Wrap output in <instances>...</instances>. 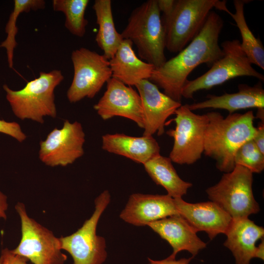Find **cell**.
Returning <instances> with one entry per match:
<instances>
[{
  "label": "cell",
  "mask_w": 264,
  "mask_h": 264,
  "mask_svg": "<svg viewBox=\"0 0 264 264\" xmlns=\"http://www.w3.org/2000/svg\"><path fill=\"white\" fill-rule=\"evenodd\" d=\"M15 209L20 218L22 235L19 244L11 250L12 252L33 264H64L67 256L62 252L59 238L29 217L23 203L18 202Z\"/></svg>",
  "instance_id": "obj_8"
},
{
  "label": "cell",
  "mask_w": 264,
  "mask_h": 264,
  "mask_svg": "<svg viewBox=\"0 0 264 264\" xmlns=\"http://www.w3.org/2000/svg\"><path fill=\"white\" fill-rule=\"evenodd\" d=\"M224 245L232 252L236 264H250L255 258L256 243L263 238L264 229L248 218L233 220L225 233Z\"/></svg>",
  "instance_id": "obj_19"
},
{
  "label": "cell",
  "mask_w": 264,
  "mask_h": 264,
  "mask_svg": "<svg viewBox=\"0 0 264 264\" xmlns=\"http://www.w3.org/2000/svg\"><path fill=\"white\" fill-rule=\"evenodd\" d=\"M147 226L170 244L173 251L169 256L172 258H176L177 254L183 250L194 257L206 246L197 232L179 214L150 222Z\"/></svg>",
  "instance_id": "obj_17"
},
{
  "label": "cell",
  "mask_w": 264,
  "mask_h": 264,
  "mask_svg": "<svg viewBox=\"0 0 264 264\" xmlns=\"http://www.w3.org/2000/svg\"><path fill=\"white\" fill-rule=\"evenodd\" d=\"M253 173L236 165L224 173L219 182L208 188L206 192L211 201L218 204L233 220L247 218L260 211L252 191Z\"/></svg>",
  "instance_id": "obj_6"
},
{
  "label": "cell",
  "mask_w": 264,
  "mask_h": 264,
  "mask_svg": "<svg viewBox=\"0 0 264 264\" xmlns=\"http://www.w3.org/2000/svg\"><path fill=\"white\" fill-rule=\"evenodd\" d=\"M255 258L264 260V239L262 242L256 247Z\"/></svg>",
  "instance_id": "obj_33"
},
{
  "label": "cell",
  "mask_w": 264,
  "mask_h": 264,
  "mask_svg": "<svg viewBox=\"0 0 264 264\" xmlns=\"http://www.w3.org/2000/svg\"><path fill=\"white\" fill-rule=\"evenodd\" d=\"M236 165L243 166L253 173H260L264 169V154L250 139L243 144L234 156Z\"/></svg>",
  "instance_id": "obj_27"
},
{
  "label": "cell",
  "mask_w": 264,
  "mask_h": 264,
  "mask_svg": "<svg viewBox=\"0 0 264 264\" xmlns=\"http://www.w3.org/2000/svg\"><path fill=\"white\" fill-rule=\"evenodd\" d=\"M252 140L261 152L264 154V122L261 121L256 127V132Z\"/></svg>",
  "instance_id": "obj_30"
},
{
  "label": "cell",
  "mask_w": 264,
  "mask_h": 264,
  "mask_svg": "<svg viewBox=\"0 0 264 264\" xmlns=\"http://www.w3.org/2000/svg\"><path fill=\"white\" fill-rule=\"evenodd\" d=\"M247 0H234V13L229 10L227 12L234 20L242 37L241 47L251 63L255 64L263 70L264 69V48L258 38L253 35L246 23L244 14V4Z\"/></svg>",
  "instance_id": "obj_24"
},
{
  "label": "cell",
  "mask_w": 264,
  "mask_h": 264,
  "mask_svg": "<svg viewBox=\"0 0 264 264\" xmlns=\"http://www.w3.org/2000/svg\"><path fill=\"white\" fill-rule=\"evenodd\" d=\"M223 26L221 17L211 11L198 34L177 55L154 68L149 80L181 103L182 88L192 71L202 64L211 66L223 55L219 44Z\"/></svg>",
  "instance_id": "obj_1"
},
{
  "label": "cell",
  "mask_w": 264,
  "mask_h": 264,
  "mask_svg": "<svg viewBox=\"0 0 264 264\" xmlns=\"http://www.w3.org/2000/svg\"><path fill=\"white\" fill-rule=\"evenodd\" d=\"M221 48L223 55L209 70L194 80L186 81L182 90V97L193 98L194 93L199 90L210 89L238 77H253L264 81V75L253 67L239 40L225 41L221 44Z\"/></svg>",
  "instance_id": "obj_7"
},
{
  "label": "cell",
  "mask_w": 264,
  "mask_h": 264,
  "mask_svg": "<svg viewBox=\"0 0 264 264\" xmlns=\"http://www.w3.org/2000/svg\"><path fill=\"white\" fill-rule=\"evenodd\" d=\"M213 8L226 12L225 1L175 0L171 11L161 17L166 48L178 53L198 34Z\"/></svg>",
  "instance_id": "obj_4"
},
{
  "label": "cell",
  "mask_w": 264,
  "mask_h": 264,
  "mask_svg": "<svg viewBox=\"0 0 264 264\" xmlns=\"http://www.w3.org/2000/svg\"><path fill=\"white\" fill-rule=\"evenodd\" d=\"M256 117L260 119L261 121L264 122V108L258 109Z\"/></svg>",
  "instance_id": "obj_34"
},
{
  "label": "cell",
  "mask_w": 264,
  "mask_h": 264,
  "mask_svg": "<svg viewBox=\"0 0 264 264\" xmlns=\"http://www.w3.org/2000/svg\"><path fill=\"white\" fill-rule=\"evenodd\" d=\"M14 3L13 10L9 16L5 26L7 37L0 44V47H4L6 50L10 68L13 67L14 51L17 45L15 37L18 32L16 23L19 15L22 12L44 9L45 6V2L44 0H14Z\"/></svg>",
  "instance_id": "obj_26"
},
{
  "label": "cell",
  "mask_w": 264,
  "mask_h": 264,
  "mask_svg": "<svg viewBox=\"0 0 264 264\" xmlns=\"http://www.w3.org/2000/svg\"><path fill=\"white\" fill-rule=\"evenodd\" d=\"M175 129L166 133L174 138L169 158L178 164L191 165L200 159L204 152L205 131L208 123L207 113L197 114L187 105H181L175 111Z\"/></svg>",
  "instance_id": "obj_10"
},
{
  "label": "cell",
  "mask_w": 264,
  "mask_h": 264,
  "mask_svg": "<svg viewBox=\"0 0 264 264\" xmlns=\"http://www.w3.org/2000/svg\"><path fill=\"white\" fill-rule=\"evenodd\" d=\"M102 149L143 164L160 154V146L153 136L134 137L122 133L106 134L102 136Z\"/></svg>",
  "instance_id": "obj_20"
},
{
  "label": "cell",
  "mask_w": 264,
  "mask_h": 264,
  "mask_svg": "<svg viewBox=\"0 0 264 264\" xmlns=\"http://www.w3.org/2000/svg\"><path fill=\"white\" fill-rule=\"evenodd\" d=\"M143 165L152 180L165 188L167 195L174 198H182L192 186L191 183L179 176L169 157L159 154Z\"/></svg>",
  "instance_id": "obj_22"
},
{
  "label": "cell",
  "mask_w": 264,
  "mask_h": 264,
  "mask_svg": "<svg viewBox=\"0 0 264 264\" xmlns=\"http://www.w3.org/2000/svg\"><path fill=\"white\" fill-rule=\"evenodd\" d=\"M0 256L3 264H28L26 259L14 254L8 248L2 249Z\"/></svg>",
  "instance_id": "obj_29"
},
{
  "label": "cell",
  "mask_w": 264,
  "mask_h": 264,
  "mask_svg": "<svg viewBox=\"0 0 264 264\" xmlns=\"http://www.w3.org/2000/svg\"><path fill=\"white\" fill-rule=\"evenodd\" d=\"M207 114L209 121L205 131L203 153L215 160L220 171L230 172L235 166L236 151L255 135V117L252 110L229 114L226 117L218 112Z\"/></svg>",
  "instance_id": "obj_2"
},
{
  "label": "cell",
  "mask_w": 264,
  "mask_h": 264,
  "mask_svg": "<svg viewBox=\"0 0 264 264\" xmlns=\"http://www.w3.org/2000/svg\"><path fill=\"white\" fill-rule=\"evenodd\" d=\"M99 28L95 41L103 50V54L110 60L114 55L123 40L121 33L116 30L112 15L110 0H96L92 7Z\"/></svg>",
  "instance_id": "obj_23"
},
{
  "label": "cell",
  "mask_w": 264,
  "mask_h": 264,
  "mask_svg": "<svg viewBox=\"0 0 264 264\" xmlns=\"http://www.w3.org/2000/svg\"><path fill=\"white\" fill-rule=\"evenodd\" d=\"M8 208L7 198L6 195L0 192V218L6 219V212Z\"/></svg>",
  "instance_id": "obj_32"
},
{
  "label": "cell",
  "mask_w": 264,
  "mask_h": 264,
  "mask_svg": "<svg viewBox=\"0 0 264 264\" xmlns=\"http://www.w3.org/2000/svg\"><path fill=\"white\" fill-rule=\"evenodd\" d=\"M141 100L143 115V136L162 135L167 119L175 114L182 105L164 93L149 80H143L135 86Z\"/></svg>",
  "instance_id": "obj_14"
},
{
  "label": "cell",
  "mask_w": 264,
  "mask_h": 264,
  "mask_svg": "<svg viewBox=\"0 0 264 264\" xmlns=\"http://www.w3.org/2000/svg\"><path fill=\"white\" fill-rule=\"evenodd\" d=\"M133 44L123 39L113 57L109 60L112 77L128 86H135L143 80H149L155 67L137 57Z\"/></svg>",
  "instance_id": "obj_21"
},
{
  "label": "cell",
  "mask_w": 264,
  "mask_h": 264,
  "mask_svg": "<svg viewBox=\"0 0 264 264\" xmlns=\"http://www.w3.org/2000/svg\"><path fill=\"white\" fill-rule=\"evenodd\" d=\"M54 11L63 12L66 17L65 26L73 35L83 37L86 32L88 20L85 17L88 0H53Z\"/></svg>",
  "instance_id": "obj_25"
},
{
  "label": "cell",
  "mask_w": 264,
  "mask_h": 264,
  "mask_svg": "<svg viewBox=\"0 0 264 264\" xmlns=\"http://www.w3.org/2000/svg\"><path fill=\"white\" fill-rule=\"evenodd\" d=\"M85 141L81 123L66 120L61 129H54L45 140L40 142L39 158L47 166H66L84 154Z\"/></svg>",
  "instance_id": "obj_12"
},
{
  "label": "cell",
  "mask_w": 264,
  "mask_h": 264,
  "mask_svg": "<svg viewBox=\"0 0 264 264\" xmlns=\"http://www.w3.org/2000/svg\"><path fill=\"white\" fill-rule=\"evenodd\" d=\"M63 79L62 72L55 69L40 72L38 78L28 82L21 89L13 90L6 84L3 88L16 117L42 124L45 116L56 117L54 90Z\"/></svg>",
  "instance_id": "obj_5"
},
{
  "label": "cell",
  "mask_w": 264,
  "mask_h": 264,
  "mask_svg": "<svg viewBox=\"0 0 264 264\" xmlns=\"http://www.w3.org/2000/svg\"><path fill=\"white\" fill-rule=\"evenodd\" d=\"M203 101L187 104L192 111L207 108L227 110L229 114L249 108H264V89L261 82L253 86L240 84L238 91L221 95L208 94Z\"/></svg>",
  "instance_id": "obj_18"
},
{
  "label": "cell",
  "mask_w": 264,
  "mask_h": 264,
  "mask_svg": "<svg viewBox=\"0 0 264 264\" xmlns=\"http://www.w3.org/2000/svg\"><path fill=\"white\" fill-rule=\"evenodd\" d=\"M0 264H3L2 258L1 256H0Z\"/></svg>",
  "instance_id": "obj_35"
},
{
  "label": "cell",
  "mask_w": 264,
  "mask_h": 264,
  "mask_svg": "<svg viewBox=\"0 0 264 264\" xmlns=\"http://www.w3.org/2000/svg\"><path fill=\"white\" fill-rule=\"evenodd\" d=\"M93 108L104 120L115 116L122 117L143 128V110L139 93L113 77L107 82L106 90Z\"/></svg>",
  "instance_id": "obj_13"
},
{
  "label": "cell",
  "mask_w": 264,
  "mask_h": 264,
  "mask_svg": "<svg viewBox=\"0 0 264 264\" xmlns=\"http://www.w3.org/2000/svg\"><path fill=\"white\" fill-rule=\"evenodd\" d=\"M110 200L109 192L104 191L95 199V210L90 218L75 232L59 238L61 249L71 255L73 264H102L105 261V239L96 234V228Z\"/></svg>",
  "instance_id": "obj_9"
},
{
  "label": "cell",
  "mask_w": 264,
  "mask_h": 264,
  "mask_svg": "<svg viewBox=\"0 0 264 264\" xmlns=\"http://www.w3.org/2000/svg\"><path fill=\"white\" fill-rule=\"evenodd\" d=\"M193 258V257L189 258H184L177 260L170 256L162 260H154L148 258V264H189Z\"/></svg>",
  "instance_id": "obj_31"
},
{
  "label": "cell",
  "mask_w": 264,
  "mask_h": 264,
  "mask_svg": "<svg viewBox=\"0 0 264 264\" xmlns=\"http://www.w3.org/2000/svg\"><path fill=\"white\" fill-rule=\"evenodd\" d=\"M175 198L168 195L133 194L120 215L126 222L137 226L178 215Z\"/></svg>",
  "instance_id": "obj_15"
},
{
  "label": "cell",
  "mask_w": 264,
  "mask_h": 264,
  "mask_svg": "<svg viewBox=\"0 0 264 264\" xmlns=\"http://www.w3.org/2000/svg\"><path fill=\"white\" fill-rule=\"evenodd\" d=\"M71 58L74 75L67 91L68 101L76 103L85 97L93 98L112 77L109 60L84 47L73 50Z\"/></svg>",
  "instance_id": "obj_11"
},
{
  "label": "cell",
  "mask_w": 264,
  "mask_h": 264,
  "mask_svg": "<svg viewBox=\"0 0 264 264\" xmlns=\"http://www.w3.org/2000/svg\"><path fill=\"white\" fill-rule=\"evenodd\" d=\"M179 214L197 232L204 231L211 240L219 234H224L233 219L216 203L210 201L196 203L175 198Z\"/></svg>",
  "instance_id": "obj_16"
},
{
  "label": "cell",
  "mask_w": 264,
  "mask_h": 264,
  "mask_svg": "<svg viewBox=\"0 0 264 264\" xmlns=\"http://www.w3.org/2000/svg\"><path fill=\"white\" fill-rule=\"evenodd\" d=\"M0 132L9 135L22 142L26 138L20 125L15 122H7L0 119Z\"/></svg>",
  "instance_id": "obj_28"
},
{
  "label": "cell",
  "mask_w": 264,
  "mask_h": 264,
  "mask_svg": "<svg viewBox=\"0 0 264 264\" xmlns=\"http://www.w3.org/2000/svg\"><path fill=\"white\" fill-rule=\"evenodd\" d=\"M121 34L136 45L139 57L155 68L167 61L165 31L157 0H147L134 9Z\"/></svg>",
  "instance_id": "obj_3"
}]
</instances>
